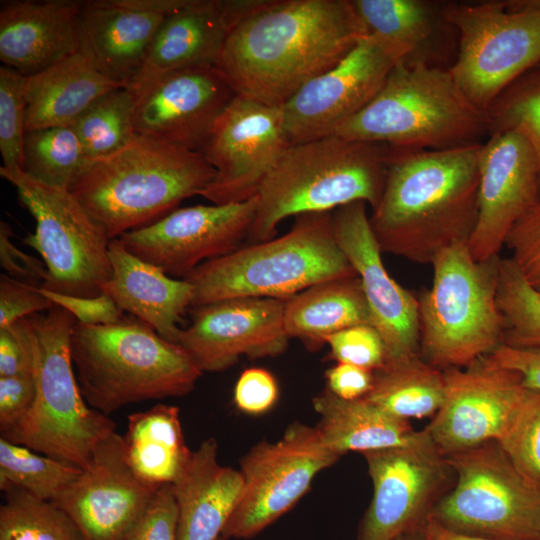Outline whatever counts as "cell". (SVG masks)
Wrapping results in <instances>:
<instances>
[{
	"mask_svg": "<svg viewBox=\"0 0 540 540\" xmlns=\"http://www.w3.org/2000/svg\"><path fill=\"white\" fill-rule=\"evenodd\" d=\"M366 34L351 0H258L213 69L236 95L282 107Z\"/></svg>",
	"mask_w": 540,
	"mask_h": 540,
	"instance_id": "1",
	"label": "cell"
},
{
	"mask_svg": "<svg viewBox=\"0 0 540 540\" xmlns=\"http://www.w3.org/2000/svg\"><path fill=\"white\" fill-rule=\"evenodd\" d=\"M481 145L388 146L383 192L369 216L382 253L431 264L441 250L468 243L478 214Z\"/></svg>",
	"mask_w": 540,
	"mask_h": 540,
	"instance_id": "2",
	"label": "cell"
},
{
	"mask_svg": "<svg viewBox=\"0 0 540 540\" xmlns=\"http://www.w3.org/2000/svg\"><path fill=\"white\" fill-rule=\"evenodd\" d=\"M214 176L201 152L137 134L119 150L89 160L70 191L113 240L201 196Z\"/></svg>",
	"mask_w": 540,
	"mask_h": 540,
	"instance_id": "3",
	"label": "cell"
},
{
	"mask_svg": "<svg viewBox=\"0 0 540 540\" xmlns=\"http://www.w3.org/2000/svg\"><path fill=\"white\" fill-rule=\"evenodd\" d=\"M388 146L331 134L290 145L263 181L247 239H273L281 221L353 202L373 210L383 192Z\"/></svg>",
	"mask_w": 540,
	"mask_h": 540,
	"instance_id": "4",
	"label": "cell"
},
{
	"mask_svg": "<svg viewBox=\"0 0 540 540\" xmlns=\"http://www.w3.org/2000/svg\"><path fill=\"white\" fill-rule=\"evenodd\" d=\"M71 358L85 401L108 416L132 403L187 395L202 375L178 344L136 318L76 322Z\"/></svg>",
	"mask_w": 540,
	"mask_h": 540,
	"instance_id": "5",
	"label": "cell"
},
{
	"mask_svg": "<svg viewBox=\"0 0 540 540\" xmlns=\"http://www.w3.org/2000/svg\"><path fill=\"white\" fill-rule=\"evenodd\" d=\"M486 111L460 90L449 69L398 62L377 95L334 134L390 147L442 150L481 143Z\"/></svg>",
	"mask_w": 540,
	"mask_h": 540,
	"instance_id": "6",
	"label": "cell"
},
{
	"mask_svg": "<svg viewBox=\"0 0 540 540\" xmlns=\"http://www.w3.org/2000/svg\"><path fill=\"white\" fill-rule=\"evenodd\" d=\"M357 275L339 247L332 212L295 216L290 230L198 266L185 280L192 307L256 297L288 300L320 282Z\"/></svg>",
	"mask_w": 540,
	"mask_h": 540,
	"instance_id": "7",
	"label": "cell"
},
{
	"mask_svg": "<svg viewBox=\"0 0 540 540\" xmlns=\"http://www.w3.org/2000/svg\"><path fill=\"white\" fill-rule=\"evenodd\" d=\"M27 321L36 396L26 416L1 437L83 469L116 423L90 407L81 393L71 358L75 318L54 304Z\"/></svg>",
	"mask_w": 540,
	"mask_h": 540,
	"instance_id": "8",
	"label": "cell"
},
{
	"mask_svg": "<svg viewBox=\"0 0 540 540\" xmlns=\"http://www.w3.org/2000/svg\"><path fill=\"white\" fill-rule=\"evenodd\" d=\"M500 255L476 261L467 242L441 250L433 280L418 295L420 356L446 370L464 368L503 344L497 305Z\"/></svg>",
	"mask_w": 540,
	"mask_h": 540,
	"instance_id": "9",
	"label": "cell"
},
{
	"mask_svg": "<svg viewBox=\"0 0 540 540\" xmlns=\"http://www.w3.org/2000/svg\"><path fill=\"white\" fill-rule=\"evenodd\" d=\"M454 483L429 518L445 529L495 540H540V482L496 440L446 456Z\"/></svg>",
	"mask_w": 540,
	"mask_h": 540,
	"instance_id": "10",
	"label": "cell"
},
{
	"mask_svg": "<svg viewBox=\"0 0 540 540\" xmlns=\"http://www.w3.org/2000/svg\"><path fill=\"white\" fill-rule=\"evenodd\" d=\"M442 14L459 36L457 60L448 69L480 109L540 64V0L447 4Z\"/></svg>",
	"mask_w": 540,
	"mask_h": 540,
	"instance_id": "11",
	"label": "cell"
},
{
	"mask_svg": "<svg viewBox=\"0 0 540 540\" xmlns=\"http://www.w3.org/2000/svg\"><path fill=\"white\" fill-rule=\"evenodd\" d=\"M0 175L16 188L36 221L35 232L23 242L46 265L41 288L81 297L100 295L112 275L110 239L82 203L70 190L43 184L22 169L1 166Z\"/></svg>",
	"mask_w": 540,
	"mask_h": 540,
	"instance_id": "12",
	"label": "cell"
},
{
	"mask_svg": "<svg viewBox=\"0 0 540 540\" xmlns=\"http://www.w3.org/2000/svg\"><path fill=\"white\" fill-rule=\"evenodd\" d=\"M339 459L315 426L301 422L291 423L276 442L257 443L240 460L243 490L222 536H256L288 512L316 475Z\"/></svg>",
	"mask_w": 540,
	"mask_h": 540,
	"instance_id": "13",
	"label": "cell"
},
{
	"mask_svg": "<svg viewBox=\"0 0 540 540\" xmlns=\"http://www.w3.org/2000/svg\"><path fill=\"white\" fill-rule=\"evenodd\" d=\"M362 455L373 493L357 540H394L423 527L454 483L446 456L429 435L417 443Z\"/></svg>",
	"mask_w": 540,
	"mask_h": 540,
	"instance_id": "14",
	"label": "cell"
},
{
	"mask_svg": "<svg viewBox=\"0 0 540 540\" xmlns=\"http://www.w3.org/2000/svg\"><path fill=\"white\" fill-rule=\"evenodd\" d=\"M290 145L281 107L235 95L202 151L215 176L201 196L218 205L256 197Z\"/></svg>",
	"mask_w": 540,
	"mask_h": 540,
	"instance_id": "15",
	"label": "cell"
},
{
	"mask_svg": "<svg viewBox=\"0 0 540 540\" xmlns=\"http://www.w3.org/2000/svg\"><path fill=\"white\" fill-rule=\"evenodd\" d=\"M257 196L238 203L178 208L118 239L141 260L186 279L201 264L230 254L247 239Z\"/></svg>",
	"mask_w": 540,
	"mask_h": 540,
	"instance_id": "16",
	"label": "cell"
},
{
	"mask_svg": "<svg viewBox=\"0 0 540 540\" xmlns=\"http://www.w3.org/2000/svg\"><path fill=\"white\" fill-rule=\"evenodd\" d=\"M398 56L366 34L333 68L305 84L282 107L291 145L334 134L380 91Z\"/></svg>",
	"mask_w": 540,
	"mask_h": 540,
	"instance_id": "17",
	"label": "cell"
},
{
	"mask_svg": "<svg viewBox=\"0 0 540 540\" xmlns=\"http://www.w3.org/2000/svg\"><path fill=\"white\" fill-rule=\"evenodd\" d=\"M285 301L239 297L191 307V322L177 344L203 372H219L241 356L250 360L276 357L288 347Z\"/></svg>",
	"mask_w": 540,
	"mask_h": 540,
	"instance_id": "18",
	"label": "cell"
},
{
	"mask_svg": "<svg viewBox=\"0 0 540 540\" xmlns=\"http://www.w3.org/2000/svg\"><path fill=\"white\" fill-rule=\"evenodd\" d=\"M444 371L442 406L424 428L445 456L498 440L525 389L520 375L484 356Z\"/></svg>",
	"mask_w": 540,
	"mask_h": 540,
	"instance_id": "19",
	"label": "cell"
},
{
	"mask_svg": "<svg viewBox=\"0 0 540 540\" xmlns=\"http://www.w3.org/2000/svg\"><path fill=\"white\" fill-rule=\"evenodd\" d=\"M332 222L336 241L361 281L372 326L385 344L386 362L420 355L418 298L385 268L367 204L353 202L335 209Z\"/></svg>",
	"mask_w": 540,
	"mask_h": 540,
	"instance_id": "20",
	"label": "cell"
},
{
	"mask_svg": "<svg viewBox=\"0 0 540 540\" xmlns=\"http://www.w3.org/2000/svg\"><path fill=\"white\" fill-rule=\"evenodd\" d=\"M157 490L133 473L124 456L123 438L114 431L51 502L71 519L83 540H120Z\"/></svg>",
	"mask_w": 540,
	"mask_h": 540,
	"instance_id": "21",
	"label": "cell"
},
{
	"mask_svg": "<svg viewBox=\"0 0 540 540\" xmlns=\"http://www.w3.org/2000/svg\"><path fill=\"white\" fill-rule=\"evenodd\" d=\"M538 202L539 166L529 143L514 132L489 135L479 155L478 214L468 241L472 257L499 256L513 225Z\"/></svg>",
	"mask_w": 540,
	"mask_h": 540,
	"instance_id": "22",
	"label": "cell"
},
{
	"mask_svg": "<svg viewBox=\"0 0 540 540\" xmlns=\"http://www.w3.org/2000/svg\"><path fill=\"white\" fill-rule=\"evenodd\" d=\"M129 90L136 134L201 153L236 95L213 68L172 72Z\"/></svg>",
	"mask_w": 540,
	"mask_h": 540,
	"instance_id": "23",
	"label": "cell"
},
{
	"mask_svg": "<svg viewBox=\"0 0 540 540\" xmlns=\"http://www.w3.org/2000/svg\"><path fill=\"white\" fill-rule=\"evenodd\" d=\"M183 0H85L79 51L107 78L128 86L155 35Z\"/></svg>",
	"mask_w": 540,
	"mask_h": 540,
	"instance_id": "24",
	"label": "cell"
},
{
	"mask_svg": "<svg viewBox=\"0 0 540 540\" xmlns=\"http://www.w3.org/2000/svg\"><path fill=\"white\" fill-rule=\"evenodd\" d=\"M257 1L183 0L160 25L127 88L136 89L172 72L213 68L230 31Z\"/></svg>",
	"mask_w": 540,
	"mask_h": 540,
	"instance_id": "25",
	"label": "cell"
},
{
	"mask_svg": "<svg viewBox=\"0 0 540 540\" xmlns=\"http://www.w3.org/2000/svg\"><path fill=\"white\" fill-rule=\"evenodd\" d=\"M77 0H8L0 5V60L34 76L80 47Z\"/></svg>",
	"mask_w": 540,
	"mask_h": 540,
	"instance_id": "26",
	"label": "cell"
},
{
	"mask_svg": "<svg viewBox=\"0 0 540 540\" xmlns=\"http://www.w3.org/2000/svg\"><path fill=\"white\" fill-rule=\"evenodd\" d=\"M109 258L112 275L101 287V294L167 341L177 344L182 329L179 325L192 307V284L136 257L118 238L110 240Z\"/></svg>",
	"mask_w": 540,
	"mask_h": 540,
	"instance_id": "27",
	"label": "cell"
},
{
	"mask_svg": "<svg viewBox=\"0 0 540 540\" xmlns=\"http://www.w3.org/2000/svg\"><path fill=\"white\" fill-rule=\"evenodd\" d=\"M215 438L204 440L171 485L178 524L177 540H217L243 490L239 470L218 462Z\"/></svg>",
	"mask_w": 540,
	"mask_h": 540,
	"instance_id": "28",
	"label": "cell"
},
{
	"mask_svg": "<svg viewBox=\"0 0 540 540\" xmlns=\"http://www.w3.org/2000/svg\"><path fill=\"white\" fill-rule=\"evenodd\" d=\"M322 441L338 456L410 445L428 437L410 421L394 416L366 398L345 400L325 389L312 399Z\"/></svg>",
	"mask_w": 540,
	"mask_h": 540,
	"instance_id": "29",
	"label": "cell"
},
{
	"mask_svg": "<svg viewBox=\"0 0 540 540\" xmlns=\"http://www.w3.org/2000/svg\"><path fill=\"white\" fill-rule=\"evenodd\" d=\"M126 87L103 75L80 51L28 77L26 132L71 126L99 97Z\"/></svg>",
	"mask_w": 540,
	"mask_h": 540,
	"instance_id": "30",
	"label": "cell"
},
{
	"mask_svg": "<svg viewBox=\"0 0 540 540\" xmlns=\"http://www.w3.org/2000/svg\"><path fill=\"white\" fill-rule=\"evenodd\" d=\"M361 324L372 321L357 275L320 282L285 301V331L310 351L322 348L330 335Z\"/></svg>",
	"mask_w": 540,
	"mask_h": 540,
	"instance_id": "31",
	"label": "cell"
},
{
	"mask_svg": "<svg viewBox=\"0 0 540 540\" xmlns=\"http://www.w3.org/2000/svg\"><path fill=\"white\" fill-rule=\"evenodd\" d=\"M123 438L125 459L136 477L148 487L172 485L192 451L185 442L177 406L158 403L128 416Z\"/></svg>",
	"mask_w": 540,
	"mask_h": 540,
	"instance_id": "32",
	"label": "cell"
},
{
	"mask_svg": "<svg viewBox=\"0 0 540 540\" xmlns=\"http://www.w3.org/2000/svg\"><path fill=\"white\" fill-rule=\"evenodd\" d=\"M445 397L444 371L420 355L385 362L374 371L364 397L394 416L408 420L433 417Z\"/></svg>",
	"mask_w": 540,
	"mask_h": 540,
	"instance_id": "33",
	"label": "cell"
},
{
	"mask_svg": "<svg viewBox=\"0 0 540 540\" xmlns=\"http://www.w3.org/2000/svg\"><path fill=\"white\" fill-rule=\"evenodd\" d=\"M367 34L384 42L400 59L413 60L431 37L436 5L423 0H351Z\"/></svg>",
	"mask_w": 540,
	"mask_h": 540,
	"instance_id": "34",
	"label": "cell"
},
{
	"mask_svg": "<svg viewBox=\"0 0 540 540\" xmlns=\"http://www.w3.org/2000/svg\"><path fill=\"white\" fill-rule=\"evenodd\" d=\"M89 159L72 126L27 131L22 170L31 178L71 190Z\"/></svg>",
	"mask_w": 540,
	"mask_h": 540,
	"instance_id": "35",
	"label": "cell"
},
{
	"mask_svg": "<svg viewBox=\"0 0 540 540\" xmlns=\"http://www.w3.org/2000/svg\"><path fill=\"white\" fill-rule=\"evenodd\" d=\"M80 471L77 466L0 438V489L4 492L16 488L51 502Z\"/></svg>",
	"mask_w": 540,
	"mask_h": 540,
	"instance_id": "36",
	"label": "cell"
},
{
	"mask_svg": "<svg viewBox=\"0 0 540 540\" xmlns=\"http://www.w3.org/2000/svg\"><path fill=\"white\" fill-rule=\"evenodd\" d=\"M71 126L89 160L119 150L137 135L134 128L133 93L127 87L105 93Z\"/></svg>",
	"mask_w": 540,
	"mask_h": 540,
	"instance_id": "37",
	"label": "cell"
},
{
	"mask_svg": "<svg viewBox=\"0 0 540 540\" xmlns=\"http://www.w3.org/2000/svg\"><path fill=\"white\" fill-rule=\"evenodd\" d=\"M0 507V540H83L54 503L12 488Z\"/></svg>",
	"mask_w": 540,
	"mask_h": 540,
	"instance_id": "38",
	"label": "cell"
},
{
	"mask_svg": "<svg viewBox=\"0 0 540 540\" xmlns=\"http://www.w3.org/2000/svg\"><path fill=\"white\" fill-rule=\"evenodd\" d=\"M497 305L503 320V345L540 348V292L508 257H500Z\"/></svg>",
	"mask_w": 540,
	"mask_h": 540,
	"instance_id": "39",
	"label": "cell"
},
{
	"mask_svg": "<svg viewBox=\"0 0 540 540\" xmlns=\"http://www.w3.org/2000/svg\"><path fill=\"white\" fill-rule=\"evenodd\" d=\"M488 135L514 132L531 146L540 176V69L534 68L510 84L487 108Z\"/></svg>",
	"mask_w": 540,
	"mask_h": 540,
	"instance_id": "40",
	"label": "cell"
},
{
	"mask_svg": "<svg viewBox=\"0 0 540 540\" xmlns=\"http://www.w3.org/2000/svg\"><path fill=\"white\" fill-rule=\"evenodd\" d=\"M497 442L523 473L540 482L539 391L525 387Z\"/></svg>",
	"mask_w": 540,
	"mask_h": 540,
	"instance_id": "41",
	"label": "cell"
},
{
	"mask_svg": "<svg viewBox=\"0 0 540 540\" xmlns=\"http://www.w3.org/2000/svg\"><path fill=\"white\" fill-rule=\"evenodd\" d=\"M28 77L0 67V152L3 167L22 169Z\"/></svg>",
	"mask_w": 540,
	"mask_h": 540,
	"instance_id": "42",
	"label": "cell"
},
{
	"mask_svg": "<svg viewBox=\"0 0 540 540\" xmlns=\"http://www.w3.org/2000/svg\"><path fill=\"white\" fill-rule=\"evenodd\" d=\"M330 358L371 371L382 368L386 362V348L378 330L361 324L340 330L326 339Z\"/></svg>",
	"mask_w": 540,
	"mask_h": 540,
	"instance_id": "43",
	"label": "cell"
},
{
	"mask_svg": "<svg viewBox=\"0 0 540 540\" xmlns=\"http://www.w3.org/2000/svg\"><path fill=\"white\" fill-rule=\"evenodd\" d=\"M504 246L525 280L540 292V202L513 225Z\"/></svg>",
	"mask_w": 540,
	"mask_h": 540,
	"instance_id": "44",
	"label": "cell"
},
{
	"mask_svg": "<svg viewBox=\"0 0 540 540\" xmlns=\"http://www.w3.org/2000/svg\"><path fill=\"white\" fill-rule=\"evenodd\" d=\"M178 512L172 486L160 487L120 540H177Z\"/></svg>",
	"mask_w": 540,
	"mask_h": 540,
	"instance_id": "45",
	"label": "cell"
},
{
	"mask_svg": "<svg viewBox=\"0 0 540 540\" xmlns=\"http://www.w3.org/2000/svg\"><path fill=\"white\" fill-rule=\"evenodd\" d=\"M53 303L35 287L8 275L0 277V328L34 314L46 312Z\"/></svg>",
	"mask_w": 540,
	"mask_h": 540,
	"instance_id": "46",
	"label": "cell"
},
{
	"mask_svg": "<svg viewBox=\"0 0 540 540\" xmlns=\"http://www.w3.org/2000/svg\"><path fill=\"white\" fill-rule=\"evenodd\" d=\"M279 397L278 383L264 368L244 370L236 381L233 400L243 413L261 415L274 407Z\"/></svg>",
	"mask_w": 540,
	"mask_h": 540,
	"instance_id": "47",
	"label": "cell"
},
{
	"mask_svg": "<svg viewBox=\"0 0 540 540\" xmlns=\"http://www.w3.org/2000/svg\"><path fill=\"white\" fill-rule=\"evenodd\" d=\"M34 353L27 318L0 328V377L33 375Z\"/></svg>",
	"mask_w": 540,
	"mask_h": 540,
	"instance_id": "48",
	"label": "cell"
},
{
	"mask_svg": "<svg viewBox=\"0 0 540 540\" xmlns=\"http://www.w3.org/2000/svg\"><path fill=\"white\" fill-rule=\"evenodd\" d=\"M40 290L53 304L68 311L78 323L108 325L124 318L123 311L107 295L81 297L56 293L41 287Z\"/></svg>",
	"mask_w": 540,
	"mask_h": 540,
	"instance_id": "49",
	"label": "cell"
},
{
	"mask_svg": "<svg viewBox=\"0 0 540 540\" xmlns=\"http://www.w3.org/2000/svg\"><path fill=\"white\" fill-rule=\"evenodd\" d=\"M36 396L33 375L0 377V430L4 435L26 416Z\"/></svg>",
	"mask_w": 540,
	"mask_h": 540,
	"instance_id": "50",
	"label": "cell"
},
{
	"mask_svg": "<svg viewBox=\"0 0 540 540\" xmlns=\"http://www.w3.org/2000/svg\"><path fill=\"white\" fill-rule=\"evenodd\" d=\"M13 232L8 223L0 222V265L7 275L20 282L41 287L47 278L43 260L26 254L11 240Z\"/></svg>",
	"mask_w": 540,
	"mask_h": 540,
	"instance_id": "51",
	"label": "cell"
},
{
	"mask_svg": "<svg viewBox=\"0 0 540 540\" xmlns=\"http://www.w3.org/2000/svg\"><path fill=\"white\" fill-rule=\"evenodd\" d=\"M374 372L347 363H336L325 372L326 388L345 400L365 397L373 384Z\"/></svg>",
	"mask_w": 540,
	"mask_h": 540,
	"instance_id": "52",
	"label": "cell"
},
{
	"mask_svg": "<svg viewBox=\"0 0 540 540\" xmlns=\"http://www.w3.org/2000/svg\"><path fill=\"white\" fill-rule=\"evenodd\" d=\"M494 363L520 375L522 384L540 392V348L500 345L487 355Z\"/></svg>",
	"mask_w": 540,
	"mask_h": 540,
	"instance_id": "53",
	"label": "cell"
},
{
	"mask_svg": "<svg viewBox=\"0 0 540 540\" xmlns=\"http://www.w3.org/2000/svg\"><path fill=\"white\" fill-rule=\"evenodd\" d=\"M423 529L429 540H495L471 537L449 531L431 518L427 519L426 523L423 526Z\"/></svg>",
	"mask_w": 540,
	"mask_h": 540,
	"instance_id": "54",
	"label": "cell"
},
{
	"mask_svg": "<svg viewBox=\"0 0 540 540\" xmlns=\"http://www.w3.org/2000/svg\"><path fill=\"white\" fill-rule=\"evenodd\" d=\"M394 540H429L423 527L406 532Z\"/></svg>",
	"mask_w": 540,
	"mask_h": 540,
	"instance_id": "55",
	"label": "cell"
},
{
	"mask_svg": "<svg viewBox=\"0 0 540 540\" xmlns=\"http://www.w3.org/2000/svg\"><path fill=\"white\" fill-rule=\"evenodd\" d=\"M217 540H229V539H227V538H225L224 536L221 535Z\"/></svg>",
	"mask_w": 540,
	"mask_h": 540,
	"instance_id": "56",
	"label": "cell"
},
{
	"mask_svg": "<svg viewBox=\"0 0 540 540\" xmlns=\"http://www.w3.org/2000/svg\"><path fill=\"white\" fill-rule=\"evenodd\" d=\"M536 68H539V69H540V64H539Z\"/></svg>",
	"mask_w": 540,
	"mask_h": 540,
	"instance_id": "57",
	"label": "cell"
}]
</instances>
